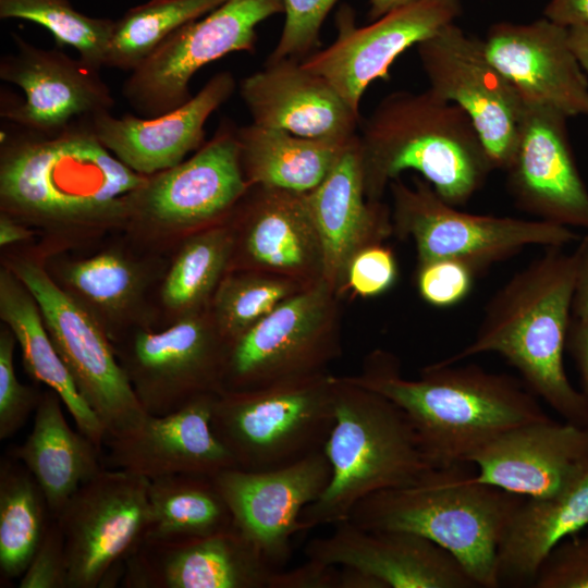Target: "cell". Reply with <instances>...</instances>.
I'll list each match as a JSON object with an SVG mask.
<instances>
[{
    "label": "cell",
    "mask_w": 588,
    "mask_h": 588,
    "mask_svg": "<svg viewBox=\"0 0 588 588\" xmlns=\"http://www.w3.org/2000/svg\"><path fill=\"white\" fill-rule=\"evenodd\" d=\"M283 10L282 0H225L176 29L131 71L122 87L125 101L143 118L176 109L193 97L189 84L201 68L254 50L257 26Z\"/></svg>",
    "instance_id": "10"
},
{
    "label": "cell",
    "mask_w": 588,
    "mask_h": 588,
    "mask_svg": "<svg viewBox=\"0 0 588 588\" xmlns=\"http://www.w3.org/2000/svg\"><path fill=\"white\" fill-rule=\"evenodd\" d=\"M249 186L309 193L328 175L346 144L313 139L254 123L236 130Z\"/></svg>",
    "instance_id": "32"
},
{
    "label": "cell",
    "mask_w": 588,
    "mask_h": 588,
    "mask_svg": "<svg viewBox=\"0 0 588 588\" xmlns=\"http://www.w3.org/2000/svg\"><path fill=\"white\" fill-rule=\"evenodd\" d=\"M588 527V467L560 491L526 498L510 520L498 550L499 587H532L547 555Z\"/></svg>",
    "instance_id": "28"
},
{
    "label": "cell",
    "mask_w": 588,
    "mask_h": 588,
    "mask_svg": "<svg viewBox=\"0 0 588 588\" xmlns=\"http://www.w3.org/2000/svg\"><path fill=\"white\" fill-rule=\"evenodd\" d=\"M246 252L259 266L284 273L322 270V254L306 193L255 186Z\"/></svg>",
    "instance_id": "31"
},
{
    "label": "cell",
    "mask_w": 588,
    "mask_h": 588,
    "mask_svg": "<svg viewBox=\"0 0 588 588\" xmlns=\"http://www.w3.org/2000/svg\"><path fill=\"white\" fill-rule=\"evenodd\" d=\"M476 480L524 498H542L588 467V428L550 417L515 427L470 458Z\"/></svg>",
    "instance_id": "23"
},
{
    "label": "cell",
    "mask_w": 588,
    "mask_h": 588,
    "mask_svg": "<svg viewBox=\"0 0 588 588\" xmlns=\"http://www.w3.org/2000/svg\"><path fill=\"white\" fill-rule=\"evenodd\" d=\"M2 20L19 19L45 27L58 48L70 46L89 66L106 65L115 21L85 15L70 0H0Z\"/></svg>",
    "instance_id": "36"
},
{
    "label": "cell",
    "mask_w": 588,
    "mask_h": 588,
    "mask_svg": "<svg viewBox=\"0 0 588 588\" xmlns=\"http://www.w3.org/2000/svg\"><path fill=\"white\" fill-rule=\"evenodd\" d=\"M416 1L418 0H369L368 19L370 21L377 20L393 10Z\"/></svg>",
    "instance_id": "52"
},
{
    "label": "cell",
    "mask_w": 588,
    "mask_h": 588,
    "mask_svg": "<svg viewBox=\"0 0 588 588\" xmlns=\"http://www.w3.org/2000/svg\"><path fill=\"white\" fill-rule=\"evenodd\" d=\"M32 232L26 228L20 225L13 219L7 215H1L0 218V245L8 246L14 243L27 240Z\"/></svg>",
    "instance_id": "51"
},
{
    "label": "cell",
    "mask_w": 588,
    "mask_h": 588,
    "mask_svg": "<svg viewBox=\"0 0 588 588\" xmlns=\"http://www.w3.org/2000/svg\"><path fill=\"white\" fill-rule=\"evenodd\" d=\"M215 395L199 396L167 415L147 414L136 428L108 438V468L152 480L179 474L212 477L236 467L211 428Z\"/></svg>",
    "instance_id": "24"
},
{
    "label": "cell",
    "mask_w": 588,
    "mask_h": 588,
    "mask_svg": "<svg viewBox=\"0 0 588 588\" xmlns=\"http://www.w3.org/2000/svg\"><path fill=\"white\" fill-rule=\"evenodd\" d=\"M394 221L415 243L418 265L452 259L476 274L528 246L563 247L580 238L571 228L539 219L465 212L440 198L424 179L390 183Z\"/></svg>",
    "instance_id": "8"
},
{
    "label": "cell",
    "mask_w": 588,
    "mask_h": 588,
    "mask_svg": "<svg viewBox=\"0 0 588 588\" xmlns=\"http://www.w3.org/2000/svg\"><path fill=\"white\" fill-rule=\"evenodd\" d=\"M473 464L432 468L418 481L372 493L348 519L366 530L424 537L449 551L478 587L498 588V550L526 498L476 480Z\"/></svg>",
    "instance_id": "5"
},
{
    "label": "cell",
    "mask_w": 588,
    "mask_h": 588,
    "mask_svg": "<svg viewBox=\"0 0 588 588\" xmlns=\"http://www.w3.org/2000/svg\"><path fill=\"white\" fill-rule=\"evenodd\" d=\"M16 50L0 60V78L24 98L1 93L0 117L13 126L46 136L111 112L114 98L100 71L61 48L45 49L13 34Z\"/></svg>",
    "instance_id": "14"
},
{
    "label": "cell",
    "mask_w": 588,
    "mask_h": 588,
    "mask_svg": "<svg viewBox=\"0 0 588 588\" xmlns=\"http://www.w3.org/2000/svg\"><path fill=\"white\" fill-rule=\"evenodd\" d=\"M568 40L583 70L588 74V25L569 27Z\"/></svg>",
    "instance_id": "50"
},
{
    "label": "cell",
    "mask_w": 588,
    "mask_h": 588,
    "mask_svg": "<svg viewBox=\"0 0 588 588\" xmlns=\"http://www.w3.org/2000/svg\"><path fill=\"white\" fill-rule=\"evenodd\" d=\"M543 16L567 28L588 25V0H549Z\"/></svg>",
    "instance_id": "49"
},
{
    "label": "cell",
    "mask_w": 588,
    "mask_h": 588,
    "mask_svg": "<svg viewBox=\"0 0 588 588\" xmlns=\"http://www.w3.org/2000/svg\"><path fill=\"white\" fill-rule=\"evenodd\" d=\"M339 0H282L284 24L267 61L303 60L319 45L322 24Z\"/></svg>",
    "instance_id": "40"
},
{
    "label": "cell",
    "mask_w": 588,
    "mask_h": 588,
    "mask_svg": "<svg viewBox=\"0 0 588 588\" xmlns=\"http://www.w3.org/2000/svg\"><path fill=\"white\" fill-rule=\"evenodd\" d=\"M335 378L323 372L215 395L211 428L236 467L265 470L323 449L334 422Z\"/></svg>",
    "instance_id": "7"
},
{
    "label": "cell",
    "mask_w": 588,
    "mask_h": 588,
    "mask_svg": "<svg viewBox=\"0 0 588 588\" xmlns=\"http://www.w3.org/2000/svg\"><path fill=\"white\" fill-rule=\"evenodd\" d=\"M225 0H149L115 21L105 68L133 71L172 33Z\"/></svg>",
    "instance_id": "35"
},
{
    "label": "cell",
    "mask_w": 588,
    "mask_h": 588,
    "mask_svg": "<svg viewBox=\"0 0 588 588\" xmlns=\"http://www.w3.org/2000/svg\"><path fill=\"white\" fill-rule=\"evenodd\" d=\"M0 198L7 211L70 222L127 215V196L147 180L108 150L90 120L51 136L1 133Z\"/></svg>",
    "instance_id": "3"
},
{
    "label": "cell",
    "mask_w": 588,
    "mask_h": 588,
    "mask_svg": "<svg viewBox=\"0 0 588 588\" xmlns=\"http://www.w3.org/2000/svg\"><path fill=\"white\" fill-rule=\"evenodd\" d=\"M236 87L231 72H219L189 100L154 118L105 112L90 120L100 143L120 161L142 175L170 169L204 145L209 117Z\"/></svg>",
    "instance_id": "26"
},
{
    "label": "cell",
    "mask_w": 588,
    "mask_h": 588,
    "mask_svg": "<svg viewBox=\"0 0 588 588\" xmlns=\"http://www.w3.org/2000/svg\"><path fill=\"white\" fill-rule=\"evenodd\" d=\"M461 13V0H418L358 27L352 10L343 8L334 41L301 63L326 78L359 113L367 87L376 79H388L397 57L454 23Z\"/></svg>",
    "instance_id": "15"
},
{
    "label": "cell",
    "mask_w": 588,
    "mask_h": 588,
    "mask_svg": "<svg viewBox=\"0 0 588 588\" xmlns=\"http://www.w3.org/2000/svg\"><path fill=\"white\" fill-rule=\"evenodd\" d=\"M148 541L206 536L233 525L212 477L179 474L149 480Z\"/></svg>",
    "instance_id": "33"
},
{
    "label": "cell",
    "mask_w": 588,
    "mask_h": 588,
    "mask_svg": "<svg viewBox=\"0 0 588 588\" xmlns=\"http://www.w3.org/2000/svg\"><path fill=\"white\" fill-rule=\"evenodd\" d=\"M489 59L524 103L551 107L568 118L588 117V77L568 40V28L542 17L499 22L487 32Z\"/></svg>",
    "instance_id": "21"
},
{
    "label": "cell",
    "mask_w": 588,
    "mask_h": 588,
    "mask_svg": "<svg viewBox=\"0 0 588 588\" xmlns=\"http://www.w3.org/2000/svg\"><path fill=\"white\" fill-rule=\"evenodd\" d=\"M573 254L576 268L572 317L588 320V233L578 240V245Z\"/></svg>",
    "instance_id": "48"
},
{
    "label": "cell",
    "mask_w": 588,
    "mask_h": 588,
    "mask_svg": "<svg viewBox=\"0 0 588 588\" xmlns=\"http://www.w3.org/2000/svg\"><path fill=\"white\" fill-rule=\"evenodd\" d=\"M306 197L321 246L323 279L329 284L347 269L366 242L390 231L384 208L366 201L358 134Z\"/></svg>",
    "instance_id": "27"
},
{
    "label": "cell",
    "mask_w": 588,
    "mask_h": 588,
    "mask_svg": "<svg viewBox=\"0 0 588 588\" xmlns=\"http://www.w3.org/2000/svg\"><path fill=\"white\" fill-rule=\"evenodd\" d=\"M568 119L551 107L524 103L506 185L523 211L588 231V189L569 143Z\"/></svg>",
    "instance_id": "18"
},
{
    "label": "cell",
    "mask_w": 588,
    "mask_h": 588,
    "mask_svg": "<svg viewBox=\"0 0 588 588\" xmlns=\"http://www.w3.org/2000/svg\"><path fill=\"white\" fill-rule=\"evenodd\" d=\"M240 95L254 124L339 144L357 136L359 113L301 60L267 61L242 79Z\"/></svg>",
    "instance_id": "25"
},
{
    "label": "cell",
    "mask_w": 588,
    "mask_h": 588,
    "mask_svg": "<svg viewBox=\"0 0 588 588\" xmlns=\"http://www.w3.org/2000/svg\"><path fill=\"white\" fill-rule=\"evenodd\" d=\"M290 293V283L281 279L243 275L225 280L216 296L219 334L232 344Z\"/></svg>",
    "instance_id": "38"
},
{
    "label": "cell",
    "mask_w": 588,
    "mask_h": 588,
    "mask_svg": "<svg viewBox=\"0 0 588 588\" xmlns=\"http://www.w3.org/2000/svg\"><path fill=\"white\" fill-rule=\"evenodd\" d=\"M224 230L192 237L181 249L162 287L163 302L180 309L201 302L217 284L231 252Z\"/></svg>",
    "instance_id": "37"
},
{
    "label": "cell",
    "mask_w": 588,
    "mask_h": 588,
    "mask_svg": "<svg viewBox=\"0 0 588 588\" xmlns=\"http://www.w3.org/2000/svg\"><path fill=\"white\" fill-rule=\"evenodd\" d=\"M20 588H68L64 538L56 517H51L44 537L19 581Z\"/></svg>",
    "instance_id": "44"
},
{
    "label": "cell",
    "mask_w": 588,
    "mask_h": 588,
    "mask_svg": "<svg viewBox=\"0 0 588 588\" xmlns=\"http://www.w3.org/2000/svg\"><path fill=\"white\" fill-rule=\"evenodd\" d=\"M149 479L102 468L56 517L68 565V588L112 587L146 540Z\"/></svg>",
    "instance_id": "9"
},
{
    "label": "cell",
    "mask_w": 588,
    "mask_h": 588,
    "mask_svg": "<svg viewBox=\"0 0 588 588\" xmlns=\"http://www.w3.org/2000/svg\"><path fill=\"white\" fill-rule=\"evenodd\" d=\"M62 400L46 392L35 411L33 429L26 440L10 450L41 487L52 517H57L70 498L101 469L100 450L81 431L68 424Z\"/></svg>",
    "instance_id": "29"
},
{
    "label": "cell",
    "mask_w": 588,
    "mask_h": 588,
    "mask_svg": "<svg viewBox=\"0 0 588 588\" xmlns=\"http://www.w3.org/2000/svg\"><path fill=\"white\" fill-rule=\"evenodd\" d=\"M367 198L404 171L421 174L445 203L465 205L494 170L467 114L429 88L385 96L358 135Z\"/></svg>",
    "instance_id": "4"
},
{
    "label": "cell",
    "mask_w": 588,
    "mask_h": 588,
    "mask_svg": "<svg viewBox=\"0 0 588 588\" xmlns=\"http://www.w3.org/2000/svg\"><path fill=\"white\" fill-rule=\"evenodd\" d=\"M218 340L196 319L136 334L120 364L148 415L170 414L224 389L231 345H220Z\"/></svg>",
    "instance_id": "17"
},
{
    "label": "cell",
    "mask_w": 588,
    "mask_h": 588,
    "mask_svg": "<svg viewBox=\"0 0 588 588\" xmlns=\"http://www.w3.org/2000/svg\"><path fill=\"white\" fill-rule=\"evenodd\" d=\"M16 339L12 331L0 335V440L11 438L36 411L41 395L20 383L13 362Z\"/></svg>",
    "instance_id": "41"
},
{
    "label": "cell",
    "mask_w": 588,
    "mask_h": 588,
    "mask_svg": "<svg viewBox=\"0 0 588 588\" xmlns=\"http://www.w3.org/2000/svg\"><path fill=\"white\" fill-rule=\"evenodd\" d=\"M330 478L323 449L275 468L232 467L212 476L233 524L277 569L289 560L293 537L304 531V510L321 497Z\"/></svg>",
    "instance_id": "16"
},
{
    "label": "cell",
    "mask_w": 588,
    "mask_h": 588,
    "mask_svg": "<svg viewBox=\"0 0 588 588\" xmlns=\"http://www.w3.org/2000/svg\"><path fill=\"white\" fill-rule=\"evenodd\" d=\"M0 315L19 343L26 371L53 390L75 425L99 449L107 433L79 394L45 326L39 306L22 281L9 271L0 275Z\"/></svg>",
    "instance_id": "30"
},
{
    "label": "cell",
    "mask_w": 588,
    "mask_h": 588,
    "mask_svg": "<svg viewBox=\"0 0 588 588\" xmlns=\"http://www.w3.org/2000/svg\"><path fill=\"white\" fill-rule=\"evenodd\" d=\"M330 284L287 297L230 346L223 390H247L322 372L336 356Z\"/></svg>",
    "instance_id": "13"
},
{
    "label": "cell",
    "mask_w": 588,
    "mask_h": 588,
    "mask_svg": "<svg viewBox=\"0 0 588 588\" xmlns=\"http://www.w3.org/2000/svg\"><path fill=\"white\" fill-rule=\"evenodd\" d=\"M344 379L399 406L433 468L469 463L502 433L549 417L524 382L476 364L434 363L411 380L394 357L379 352L362 375Z\"/></svg>",
    "instance_id": "1"
},
{
    "label": "cell",
    "mask_w": 588,
    "mask_h": 588,
    "mask_svg": "<svg viewBox=\"0 0 588 588\" xmlns=\"http://www.w3.org/2000/svg\"><path fill=\"white\" fill-rule=\"evenodd\" d=\"M305 547L307 560L364 572L384 588H477L462 564L434 542L404 531L366 530L342 520Z\"/></svg>",
    "instance_id": "22"
},
{
    "label": "cell",
    "mask_w": 588,
    "mask_h": 588,
    "mask_svg": "<svg viewBox=\"0 0 588 588\" xmlns=\"http://www.w3.org/2000/svg\"><path fill=\"white\" fill-rule=\"evenodd\" d=\"M46 495L29 470L7 455L0 463L1 581L19 578L28 566L51 518Z\"/></svg>",
    "instance_id": "34"
},
{
    "label": "cell",
    "mask_w": 588,
    "mask_h": 588,
    "mask_svg": "<svg viewBox=\"0 0 588 588\" xmlns=\"http://www.w3.org/2000/svg\"><path fill=\"white\" fill-rule=\"evenodd\" d=\"M534 588H588V527L561 541L544 559Z\"/></svg>",
    "instance_id": "42"
},
{
    "label": "cell",
    "mask_w": 588,
    "mask_h": 588,
    "mask_svg": "<svg viewBox=\"0 0 588 588\" xmlns=\"http://www.w3.org/2000/svg\"><path fill=\"white\" fill-rule=\"evenodd\" d=\"M351 287L362 296H376L396 280L397 267L392 252L380 245H367L352 258L346 269Z\"/></svg>",
    "instance_id": "45"
},
{
    "label": "cell",
    "mask_w": 588,
    "mask_h": 588,
    "mask_svg": "<svg viewBox=\"0 0 588 588\" xmlns=\"http://www.w3.org/2000/svg\"><path fill=\"white\" fill-rule=\"evenodd\" d=\"M562 248L547 247L512 275L488 302L473 340L437 363L497 353L565 421L588 428V405L564 368L576 264L574 254Z\"/></svg>",
    "instance_id": "2"
},
{
    "label": "cell",
    "mask_w": 588,
    "mask_h": 588,
    "mask_svg": "<svg viewBox=\"0 0 588 588\" xmlns=\"http://www.w3.org/2000/svg\"><path fill=\"white\" fill-rule=\"evenodd\" d=\"M66 278L84 296L108 308L125 304L136 284L132 267L122 257L111 253L74 262L68 269Z\"/></svg>",
    "instance_id": "39"
},
{
    "label": "cell",
    "mask_w": 588,
    "mask_h": 588,
    "mask_svg": "<svg viewBox=\"0 0 588 588\" xmlns=\"http://www.w3.org/2000/svg\"><path fill=\"white\" fill-rule=\"evenodd\" d=\"M477 274L467 265L439 259L418 265L417 287L422 299L436 307H451L470 293Z\"/></svg>",
    "instance_id": "43"
},
{
    "label": "cell",
    "mask_w": 588,
    "mask_h": 588,
    "mask_svg": "<svg viewBox=\"0 0 588 588\" xmlns=\"http://www.w3.org/2000/svg\"><path fill=\"white\" fill-rule=\"evenodd\" d=\"M429 89L470 119L494 170L514 155L524 102L489 59L483 40L451 23L416 46Z\"/></svg>",
    "instance_id": "12"
},
{
    "label": "cell",
    "mask_w": 588,
    "mask_h": 588,
    "mask_svg": "<svg viewBox=\"0 0 588 588\" xmlns=\"http://www.w3.org/2000/svg\"><path fill=\"white\" fill-rule=\"evenodd\" d=\"M340 567L307 560L286 572L274 573L270 588H338Z\"/></svg>",
    "instance_id": "46"
},
{
    "label": "cell",
    "mask_w": 588,
    "mask_h": 588,
    "mask_svg": "<svg viewBox=\"0 0 588 588\" xmlns=\"http://www.w3.org/2000/svg\"><path fill=\"white\" fill-rule=\"evenodd\" d=\"M566 350L578 369L581 385L579 391L588 405V320L572 317Z\"/></svg>",
    "instance_id": "47"
},
{
    "label": "cell",
    "mask_w": 588,
    "mask_h": 588,
    "mask_svg": "<svg viewBox=\"0 0 588 588\" xmlns=\"http://www.w3.org/2000/svg\"><path fill=\"white\" fill-rule=\"evenodd\" d=\"M236 130L223 120L189 159L147 175L146 182L127 196V215L136 212L161 225L185 228L229 211L249 187Z\"/></svg>",
    "instance_id": "19"
},
{
    "label": "cell",
    "mask_w": 588,
    "mask_h": 588,
    "mask_svg": "<svg viewBox=\"0 0 588 588\" xmlns=\"http://www.w3.org/2000/svg\"><path fill=\"white\" fill-rule=\"evenodd\" d=\"M323 451L331 478L304 510V531L346 520L366 497L412 485L433 468L404 412L344 378H335L334 422Z\"/></svg>",
    "instance_id": "6"
},
{
    "label": "cell",
    "mask_w": 588,
    "mask_h": 588,
    "mask_svg": "<svg viewBox=\"0 0 588 588\" xmlns=\"http://www.w3.org/2000/svg\"><path fill=\"white\" fill-rule=\"evenodd\" d=\"M15 275L35 297L47 331L107 438L136 428L147 413L102 330L38 265L21 261Z\"/></svg>",
    "instance_id": "11"
},
{
    "label": "cell",
    "mask_w": 588,
    "mask_h": 588,
    "mask_svg": "<svg viewBox=\"0 0 588 588\" xmlns=\"http://www.w3.org/2000/svg\"><path fill=\"white\" fill-rule=\"evenodd\" d=\"M274 568L234 524L206 536L145 540L125 562V588H270Z\"/></svg>",
    "instance_id": "20"
}]
</instances>
